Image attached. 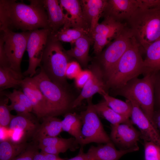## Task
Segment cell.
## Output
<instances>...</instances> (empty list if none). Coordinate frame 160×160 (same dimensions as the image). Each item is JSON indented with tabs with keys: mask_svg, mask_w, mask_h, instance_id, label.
Masks as SVG:
<instances>
[{
	"mask_svg": "<svg viewBox=\"0 0 160 160\" xmlns=\"http://www.w3.org/2000/svg\"><path fill=\"white\" fill-rule=\"evenodd\" d=\"M29 1L27 4L16 0H0V31L50 29L43 0Z\"/></svg>",
	"mask_w": 160,
	"mask_h": 160,
	"instance_id": "1",
	"label": "cell"
},
{
	"mask_svg": "<svg viewBox=\"0 0 160 160\" xmlns=\"http://www.w3.org/2000/svg\"><path fill=\"white\" fill-rule=\"evenodd\" d=\"M141 47L134 37L132 43L119 60L106 80L107 89L111 93L125 85L143 72Z\"/></svg>",
	"mask_w": 160,
	"mask_h": 160,
	"instance_id": "2",
	"label": "cell"
},
{
	"mask_svg": "<svg viewBox=\"0 0 160 160\" xmlns=\"http://www.w3.org/2000/svg\"><path fill=\"white\" fill-rule=\"evenodd\" d=\"M30 78L41 91L47 101L48 109L47 116L56 117L65 115L73 109V103L75 98L73 97L70 88L64 87L53 82L40 69L39 73Z\"/></svg>",
	"mask_w": 160,
	"mask_h": 160,
	"instance_id": "3",
	"label": "cell"
},
{
	"mask_svg": "<svg viewBox=\"0 0 160 160\" xmlns=\"http://www.w3.org/2000/svg\"><path fill=\"white\" fill-rule=\"evenodd\" d=\"M72 58L67 53L61 42L50 35L44 51L40 69L52 81L67 88L70 86L65 75L66 69Z\"/></svg>",
	"mask_w": 160,
	"mask_h": 160,
	"instance_id": "4",
	"label": "cell"
},
{
	"mask_svg": "<svg viewBox=\"0 0 160 160\" xmlns=\"http://www.w3.org/2000/svg\"><path fill=\"white\" fill-rule=\"evenodd\" d=\"M128 21L134 37L144 51L160 38V8H138Z\"/></svg>",
	"mask_w": 160,
	"mask_h": 160,
	"instance_id": "5",
	"label": "cell"
},
{
	"mask_svg": "<svg viewBox=\"0 0 160 160\" xmlns=\"http://www.w3.org/2000/svg\"><path fill=\"white\" fill-rule=\"evenodd\" d=\"M156 74H147L141 79L134 78L121 88L112 93V95L132 98L153 124V117L155 111L154 87Z\"/></svg>",
	"mask_w": 160,
	"mask_h": 160,
	"instance_id": "6",
	"label": "cell"
},
{
	"mask_svg": "<svg viewBox=\"0 0 160 160\" xmlns=\"http://www.w3.org/2000/svg\"><path fill=\"white\" fill-rule=\"evenodd\" d=\"M0 32V66L9 67L23 75L21 64L31 31L16 32L6 30Z\"/></svg>",
	"mask_w": 160,
	"mask_h": 160,
	"instance_id": "7",
	"label": "cell"
},
{
	"mask_svg": "<svg viewBox=\"0 0 160 160\" xmlns=\"http://www.w3.org/2000/svg\"><path fill=\"white\" fill-rule=\"evenodd\" d=\"M130 28L126 27L94 61L101 69L105 81L120 58L130 46L134 37Z\"/></svg>",
	"mask_w": 160,
	"mask_h": 160,
	"instance_id": "8",
	"label": "cell"
},
{
	"mask_svg": "<svg viewBox=\"0 0 160 160\" xmlns=\"http://www.w3.org/2000/svg\"><path fill=\"white\" fill-rule=\"evenodd\" d=\"M92 98L87 99V108L79 115L82 123V146L92 143L105 144L112 142L94 108Z\"/></svg>",
	"mask_w": 160,
	"mask_h": 160,
	"instance_id": "9",
	"label": "cell"
},
{
	"mask_svg": "<svg viewBox=\"0 0 160 160\" xmlns=\"http://www.w3.org/2000/svg\"><path fill=\"white\" fill-rule=\"evenodd\" d=\"M52 33L49 29L43 28L31 31L26 47L29 57L27 69L23 75L30 78L36 75V69L39 67L48 38Z\"/></svg>",
	"mask_w": 160,
	"mask_h": 160,
	"instance_id": "10",
	"label": "cell"
},
{
	"mask_svg": "<svg viewBox=\"0 0 160 160\" xmlns=\"http://www.w3.org/2000/svg\"><path fill=\"white\" fill-rule=\"evenodd\" d=\"M127 27L126 23L116 21L108 16L96 26L91 35L93 39L94 52L100 54L106 45L116 38Z\"/></svg>",
	"mask_w": 160,
	"mask_h": 160,
	"instance_id": "11",
	"label": "cell"
},
{
	"mask_svg": "<svg viewBox=\"0 0 160 160\" xmlns=\"http://www.w3.org/2000/svg\"><path fill=\"white\" fill-rule=\"evenodd\" d=\"M88 68L91 72V77L74 100L73 108L79 105L84 100L92 98L97 93L102 96L109 94L103 74L100 66L93 62L88 66Z\"/></svg>",
	"mask_w": 160,
	"mask_h": 160,
	"instance_id": "12",
	"label": "cell"
},
{
	"mask_svg": "<svg viewBox=\"0 0 160 160\" xmlns=\"http://www.w3.org/2000/svg\"><path fill=\"white\" fill-rule=\"evenodd\" d=\"M133 124L130 120L123 123L111 125L110 137L119 150H127L139 147L137 143L141 139V134Z\"/></svg>",
	"mask_w": 160,
	"mask_h": 160,
	"instance_id": "13",
	"label": "cell"
},
{
	"mask_svg": "<svg viewBox=\"0 0 160 160\" xmlns=\"http://www.w3.org/2000/svg\"><path fill=\"white\" fill-rule=\"evenodd\" d=\"M126 98L132 103V109L131 120L133 124L136 125L139 129L141 139L144 141L151 142L160 146V133L154 124L135 100L129 97Z\"/></svg>",
	"mask_w": 160,
	"mask_h": 160,
	"instance_id": "14",
	"label": "cell"
},
{
	"mask_svg": "<svg viewBox=\"0 0 160 160\" xmlns=\"http://www.w3.org/2000/svg\"><path fill=\"white\" fill-rule=\"evenodd\" d=\"M138 8V0H107L102 15L121 22L128 20Z\"/></svg>",
	"mask_w": 160,
	"mask_h": 160,
	"instance_id": "15",
	"label": "cell"
},
{
	"mask_svg": "<svg viewBox=\"0 0 160 160\" xmlns=\"http://www.w3.org/2000/svg\"><path fill=\"white\" fill-rule=\"evenodd\" d=\"M21 88L28 97L32 104L33 112L38 118L47 115V101L41 91L31 81L30 77H26L23 80Z\"/></svg>",
	"mask_w": 160,
	"mask_h": 160,
	"instance_id": "16",
	"label": "cell"
},
{
	"mask_svg": "<svg viewBox=\"0 0 160 160\" xmlns=\"http://www.w3.org/2000/svg\"><path fill=\"white\" fill-rule=\"evenodd\" d=\"M139 149L138 147L127 150H118L111 142L97 146H91L86 154L88 160H119L124 155Z\"/></svg>",
	"mask_w": 160,
	"mask_h": 160,
	"instance_id": "17",
	"label": "cell"
},
{
	"mask_svg": "<svg viewBox=\"0 0 160 160\" xmlns=\"http://www.w3.org/2000/svg\"><path fill=\"white\" fill-rule=\"evenodd\" d=\"M59 1L63 10L66 12L65 13L68 21V27L83 29L89 33L90 26L84 15L80 0Z\"/></svg>",
	"mask_w": 160,
	"mask_h": 160,
	"instance_id": "18",
	"label": "cell"
},
{
	"mask_svg": "<svg viewBox=\"0 0 160 160\" xmlns=\"http://www.w3.org/2000/svg\"><path fill=\"white\" fill-rule=\"evenodd\" d=\"M43 1L52 33L56 32L63 27H68V21L67 16L59 0H43Z\"/></svg>",
	"mask_w": 160,
	"mask_h": 160,
	"instance_id": "19",
	"label": "cell"
},
{
	"mask_svg": "<svg viewBox=\"0 0 160 160\" xmlns=\"http://www.w3.org/2000/svg\"><path fill=\"white\" fill-rule=\"evenodd\" d=\"M85 18L90 26L91 35L99 23V20L102 15L107 0H80Z\"/></svg>",
	"mask_w": 160,
	"mask_h": 160,
	"instance_id": "20",
	"label": "cell"
},
{
	"mask_svg": "<svg viewBox=\"0 0 160 160\" xmlns=\"http://www.w3.org/2000/svg\"><path fill=\"white\" fill-rule=\"evenodd\" d=\"M93 42V39L89 34L85 35L77 39L72 44H74V47L66 50V52L80 65L86 68L88 66L90 59L89 55L90 47Z\"/></svg>",
	"mask_w": 160,
	"mask_h": 160,
	"instance_id": "21",
	"label": "cell"
},
{
	"mask_svg": "<svg viewBox=\"0 0 160 160\" xmlns=\"http://www.w3.org/2000/svg\"><path fill=\"white\" fill-rule=\"evenodd\" d=\"M145 51L143 74L158 73L160 71V38L151 44Z\"/></svg>",
	"mask_w": 160,
	"mask_h": 160,
	"instance_id": "22",
	"label": "cell"
},
{
	"mask_svg": "<svg viewBox=\"0 0 160 160\" xmlns=\"http://www.w3.org/2000/svg\"><path fill=\"white\" fill-rule=\"evenodd\" d=\"M34 116L29 112L13 115L8 128L13 131L18 129L25 132L28 137L35 135L40 124L36 123Z\"/></svg>",
	"mask_w": 160,
	"mask_h": 160,
	"instance_id": "23",
	"label": "cell"
},
{
	"mask_svg": "<svg viewBox=\"0 0 160 160\" xmlns=\"http://www.w3.org/2000/svg\"><path fill=\"white\" fill-rule=\"evenodd\" d=\"M42 122L39 125L33 137L36 141L40 139L57 137L63 131L62 120L56 117L47 116L42 118Z\"/></svg>",
	"mask_w": 160,
	"mask_h": 160,
	"instance_id": "24",
	"label": "cell"
},
{
	"mask_svg": "<svg viewBox=\"0 0 160 160\" xmlns=\"http://www.w3.org/2000/svg\"><path fill=\"white\" fill-rule=\"evenodd\" d=\"M82 121L79 115L70 112L65 115L62 120V130L73 137L79 144L82 146Z\"/></svg>",
	"mask_w": 160,
	"mask_h": 160,
	"instance_id": "25",
	"label": "cell"
},
{
	"mask_svg": "<svg viewBox=\"0 0 160 160\" xmlns=\"http://www.w3.org/2000/svg\"><path fill=\"white\" fill-rule=\"evenodd\" d=\"M25 78L23 75L17 73L9 67L0 66V92L10 88H21Z\"/></svg>",
	"mask_w": 160,
	"mask_h": 160,
	"instance_id": "26",
	"label": "cell"
},
{
	"mask_svg": "<svg viewBox=\"0 0 160 160\" xmlns=\"http://www.w3.org/2000/svg\"><path fill=\"white\" fill-rule=\"evenodd\" d=\"M29 144L25 141L21 143L5 140L0 143V160H12L24 151Z\"/></svg>",
	"mask_w": 160,
	"mask_h": 160,
	"instance_id": "27",
	"label": "cell"
},
{
	"mask_svg": "<svg viewBox=\"0 0 160 160\" xmlns=\"http://www.w3.org/2000/svg\"><path fill=\"white\" fill-rule=\"evenodd\" d=\"M93 107L98 115L108 121L111 125L123 123L130 120L114 111L104 100L98 103L93 104Z\"/></svg>",
	"mask_w": 160,
	"mask_h": 160,
	"instance_id": "28",
	"label": "cell"
},
{
	"mask_svg": "<svg viewBox=\"0 0 160 160\" xmlns=\"http://www.w3.org/2000/svg\"><path fill=\"white\" fill-rule=\"evenodd\" d=\"M103 96L108 105L115 112L127 118L131 117L132 107L129 100L127 99L124 102L111 96L108 93Z\"/></svg>",
	"mask_w": 160,
	"mask_h": 160,
	"instance_id": "29",
	"label": "cell"
},
{
	"mask_svg": "<svg viewBox=\"0 0 160 160\" xmlns=\"http://www.w3.org/2000/svg\"><path fill=\"white\" fill-rule=\"evenodd\" d=\"M88 34V31L83 29L63 27L56 32L51 33V35L57 40L72 45L78 39Z\"/></svg>",
	"mask_w": 160,
	"mask_h": 160,
	"instance_id": "30",
	"label": "cell"
},
{
	"mask_svg": "<svg viewBox=\"0 0 160 160\" xmlns=\"http://www.w3.org/2000/svg\"><path fill=\"white\" fill-rule=\"evenodd\" d=\"M37 142L39 149L45 147L64 145L71 146L76 148L79 144L74 137L64 138L57 136L40 139Z\"/></svg>",
	"mask_w": 160,
	"mask_h": 160,
	"instance_id": "31",
	"label": "cell"
},
{
	"mask_svg": "<svg viewBox=\"0 0 160 160\" xmlns=\"http://www.w3.org/2000/svg\"><path fill=\"white\" fill-rule=\"evenodd\" d=\"M0 94L6 96L10 100L17 101L25 107L28 111L33 112V108L30 100L22 91L17 89H13L12 92H0Z\"/></svg>",
	"mask_w": 160,
	"mask_h": 160,
	"instance_id": "32",
	"label": "cell"
},
{
	"mask_svg": "<svg viewBox=\"0 0 160 160\" xmlns=\"http://www.w3.org/2000/svg\"><path fill=\"white\" fill-rule=\"evenodd\" d=\"M9 99L5 95L0 94V125L1 127H9L13 115L10 113L7 104Z\"/></svg>",
	"mask_w": 160,
	"mask_h": 160,
	"instance_id": "33",
	"label": "cell"
},
{
	"mask_svg": "<svg viewBox=\"0 0 160 160\" xmlns=\"http://www.w3.org/2000/svg\"><path fill=\"white\" fill-rule=\"evenodd\" d=\"M145 160H160V146L149 141H144Z\"/></svg>",
	"mask_w": 160,
	"mask_h": 160,
	"instance_id": "34",
	"label": "cell"
},
{
	"mask_svg": "<svg viewBox=\"0 0 160 160\" xmlns=\"http://www.w3.org/2000/svg\"><path fill=\"white\" fill-rule=\"evenodd\" d=\"M39 149L38 143L29 145L20 154L12 160H33L36 154Z\"/></svg>",
	"mask_w": 160,
	"mask_h": 160,
	"instance_id": "35",
	"label": "cell"
},
{
	"mask_svg": "<svg viewBox=\"0 0 160 160\" xmlns=\"http://www.w3.org/2000/svg\"><path fill=\"white\" fill-rule=\"evenodd\" d=\"M82 70L80 65L77 61L72 60L68 64L65 72L66 77L74 79Z\"/></svg>",
	"mask_w": 160,
	"mask_h": 160,
	"instance_id": "36",
	"label": "cell"
},
{
	"mask_svg": "<svg viewBox=\"0 0 160 160\" xmlns=\"http://www.w3.org/2000/svg\"><path fill=\"white\" fill-rule=\"evenodd\" d=\"M91 75V72L88 68L82 70L74 79L76 87L82 89L90 79Z\"/></svg>",
	"mask_w": 160,
	"mask_h": 160,
	"instance_id": "37",
	"label": "cell"
},
{
	"mask_svg": "<svg viewBox=\"0 0 160 160\" xmlns=\"http://www.w3.org/2000/svg\"><path fill=\"white\" fill-rule=\"evenodd\" d=\"M75 147L68 145L57 146H47L42 147L39 149L41 151L45 153L58 155L60 153L65 152L69 149L72 150L76 149Z\"/></svg>",
	"mask_w": 160,
	"mask_h": 160,
	"instance_id": "38",
	"label": "cell"
},
{
	"mask_svg": "<svg viewBox=\"0 0 160 160\" xmlns=\"http://www.w3.org/2000/svg\"><path fill=\"white\" fill-rule=\"evenodd\" d=\"M139 8L151 9L160 8V0H138Z\"/></svg>",
	"mask_w": 160,
	"mask_h": 160,
	"instance_id": "39",
	"label": "cell"
},
{
	"mask_svg": "<svg viewBox=\"0 0 160 160\" xmlns=\"http://www.w3.org/2000/svg\"><path fill=\"white\" fill-rule=\"evenodd\" d=\"M9 100L11 104L8 105V107L11 111L15 110L17 114H26L30 112L25 107L17 101L13 100Z\"/></svg>",
	"mask_w": 160,
	"mask_h": 160,
	"instance_id": "40",
	"label": "cell"
},
{
	"mask_svg": "<svg viewBox=\"0 0 160 160\" xmlns=\"http://www.w3.org/2000/svg\"><path fill=\"white\" fill-rule=\"evenodd\" d=\"M60 159L58 155H56L42 152H38L35 155L33 160H57Z\"/></svg>",
	"mask_w": 160,
	"mask_h": 160,
	"instance_id": "41",
	"label": "cell"
},
{
	"mask_svg": "<svg viewBox=\"0 0 160 160\" xmlns=\"http://www.w3.org/2000/svg\"><path fill=\"white\" fill-rule=\"evenodd\" d=\"M154 99L160 109V76L156 74L155 84Z\"/></svg>",
	"mask_w": 160,
	"mask_h": 160,
	"instance_id": "42",
	"label": "cell"
},
{
	"mask_svg": "<svg viewBox=\"0 0 160 160\" xmlns=\"http://www.w3.org/2000/svg\"><path fill=\"white\" fill-rule=\"evenodd\" d=\"M153 121L160 133V109L154 111L153 117Z\"/></svg>",
	"mask_w": 160,
	"mask_h": 160,
	"instance_id": "43",
	"label": "cell"
},
{
	"mask_svg": "<svg viewBox=\"0 0 160 160\" xmlns=\"http://www.w3.org/2000/svg\"><path fill=\"white\" fill-rule=\"evenodd\" d=\"M67 160H88L86 153L83 151V148L81 147L77 155Z\"/></svg>",
	"mask_w": 160,
	"mask_h": 160,
	"instance_id": "44",
	"label": "cell"
},
{
	"mask_svg": "<svg viewBox=\"0 0 160 160\" xmlns=\"http://www.w3.org/2000/svg\"><path fill=\"white\" fill-rule=\"evenodd\" d=\"M57 160H63L60 158L59 159H58Z\"/></svg>",
	"mask_w": 160,
	"mask_h": 160,
	"instance_id": "45",
	"label": "cell"
}]
</instances>
